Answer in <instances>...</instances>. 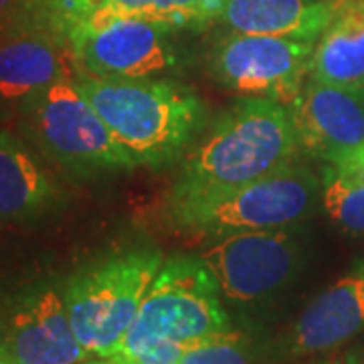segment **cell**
I'll list each match as a JSON object with an SVG mask.
<instances>
[{"label": "cell", "mask_w": 364, "mask_h": 364, "mask_svg": "<svg viewBox=\"0 0 364 364\" xmlns=\"http://www.w3.org/2000/svg\"><path fill=\"white\" fill-rule=\"evenodd\" d=\"M75 85L104 119L134 168L174 164L207 126L205 102L174 79L79 73Z\"/></svg>", "instance_id": "obj_2"}, {"label": "cell", "mask_w": 364, "mask_h": 364, "mask_svg": "<svg viewBox=\"0 0 364 364\" xmlns=\"http://www.w3.org/2000/svg\"><path fill=\"white\" fill-rule=\"evenodd\" d=\"M301 152L328 162L364 144V91L308 79L287 105Z\"/></svg>", "instance_id": "obj_12"}, {"label": "cell", "mask_w": 364, "mask_h": 364, "mask_svg": "<svg viewBox=\"0 0 364 364\" xmlns=\"http://www.w3.org/2000/svg\"><path fill=\"white\" fill-rule=\"evenodd\" d=\"M221 287L196 255L164 259L140 312L112 360L117 364H178L191 342L229 330Z\"/></svg>", "instance_id": "obj_3"}, {"label": "cell", "mask_w": 364, "mask_h": 364, "mask_svg": "<svg viewBox=\"0 0 364 364\" xmlns=\"http://www.w3.org/2000/svg\"><path fill=\"white\" fill-rule=\"evenodd\" d=\"M63 16L83 13L142 16L172 31L203 28L221 18L227 0H57Z\"/></svg>", "instance_id": "obj_17"}, {"label": "cell", "mask_w": 364, "mask_h": 364, "mask_svg": "<svg viewBox=\"0 0 364 364\" xmlns=\"http://www.w3.org/2000/svg\"><path fill=\"white\" fill-rule=\"evenodd\" d=\"M310 79L342 85H364V0H334L324 33L314 45Z\"/></svg>", "instance_id": "obj_15"}, {"label": "cell", "mask_w": 364, "mask_h": 364, "mask_svg": "<svg viewBox=\"0 0 364 364\" xmlns=\"http://www.w3.org/2000/svg\"><path fill=\"white\" fill-rule=\"evenodd\" d=\"M21 109L35 144L69 172L93 176L134 168L75 81L53 83L25 100Z\"/></svg>", "instance_id": "obj_6"}, {"label": "cell", "mask_w": 364, "mask_h": 364, "mask_svg": "<svg viewBox=\"0 0 364 364\" xmlns=\"http://www.w3.org/2000/svg\"><path fill=\"white\" fill-rule=\"evenodd\" d=\"M0 364H4V363H2V360H0Z\"/></svg>", "instance_id": "obj_24"}, {"label": "cell", "mask_w": 364, "mask_h": 364, "mask_svg": "<svg viewBox=\"0 0 364 364\" xmlns=\"http://www.w3.org/2000/svg\"><path fill=\"white\" fill-rule=\"evenodd\" d=\"M360 90H363V91H364V85H363V87H360Z\"/></svg>", "instance_id": "obj_23"}, {"label": "cell", "mask_w": 364, "mask_h": 364, "mask_svg": "<svg viewBox=\"0 0 364 364\" xmlns=\"http://www.w3.org/2000/svg\"><path fill=\"white\" fill-rule=\"evenodd\" d=\"M79 73L61 6L0 33V100L23 104Z\"/></svg>", "instance_id": "obj_10"}, {"label": "cell", "mask_w": 364, "mask_h": 364, "mask_svg": "<svg viewBox=\"0 0 364 364\" xmlns=\"http://www.w3.org/2000/svg\"><path fill=\"white\" fill-rule=\"evenodd\" d=\"M57 186L35 154L13 134L0 130V219H37L57 203Z\"/></svg>", "instance_id": "obj_16"}, {"label": "cell", "mask_w": 364, "mask_h": 364, "mask_svg": "<svg viewBox=\"0 0 364 364\" xmlns=\"http://www.w3.org/2000/svg\"><path fill=\"white\" fill-rule=\"evenodd\" d=\"M322 205L344 233L364 235V144L326 164Z\"/></svg>", "instance_id": "obj_18"}, {"label": "cell", "mask_w": 364, "mask_h": 364, "mask_svg": "<svg viewBox=\"0 0 364 364\" xmlns=\"http://www.w3.org/2000/svg\"><path fill=\"white\" fill-rule=\"evenodd\" d=\"M298 132L287 105L243 97L208 126L182 158L170 208L205 200L298 162Z\"/></svg>", "instance_id": "obj_1"}, {"label": "cell", "mask_w": 364, "mask_h": 364, "mask_svg": "<svg viewBox=\"0 0 364 364\" xmlns=\"http://www.w3.org/2000/svg\"><path fill=\"white\" fill-rule=\"evenodd\" d=\"M164 263L156 249H126L81 267L63 287L69 320L91 356L112 358Z\"/></svg>", "instance_id": "obj_4"}, {"label": "cell", "mask_w": 364, "mask_h": 364, "mask_svg": "<svg viewBox=\"0 0 364 364\" xmlns=\"http://www.w3.org/2000/svg\"><path fill=\"white\" fill-rule=\"evenodd\" d=\"M364 330V257L304 308L286 348L291 356L332 350Z\"/></svg>", "instance_id": "obj_13"}, {"label": "cell", "mask_w": 364, "mask_h": 364, "mask_svg": "<svg viewBox=\"0 0 364 364\" xmlns=\"http://www.w3.org/2000/svg\"><path fill=\"white\" fill-rule=\"evenodd\" d=\"M83 364H117V363H114L112 358H102V360H97V363H90V360H87V363H83Z\"/></svg>", "instance_id": "obj_22"}, {"label": "cell", "mask_w": 364, "mask_h": 364, "mask_svg": "<svg viewBox=\"0 0 364 364\" xmlns=\"http://www.w3.org/2000/svg\"><path fill=\"white\" fill-rule=\"evenodd\" d=\"M320 191L312 170L291 162L221 195L170 208V215L191 233L219 239L243 231L289 229L310 215Z\"/></svg>", "instance_id": "obj_5"}, {"label": "cell", "mask_w": 364, "mask_h": 364, "mask_svg": "<svg viewBox=\"0 0 364 364\" xmlns=\"http://www.w3.org/2000/svg\"><path fill=\"white\" fill-rule=\"evenodd\" d=\"M91 354L73 332L63 291L25 289L0 314V360L4 364H83Z\"/></svg>", "instance_id": "obj_11"}, {"label": "cell", "mask_w": 364, "mask_h": 364, "mask_svg": "<svg viewBox=\"0 0 364 364\" xmlns=\"http://www.w3.org/2000/svg\"><path fill=\"white\" fill-rule=\"evenodd\" d=\"M338 364H364V356L363 354H348V356Z\"/></svg>", "instance_id": "obj_21"}, {"label": "cell", "mask_w": 364, "mask_h": 364, "mask_svg": "<svg viewBox=\"0 0 364 364\" xmlns=\"http://www.w3.org/2000/svg\"><path fill=\"white\" fill-rule=\"evenodd\" d=\"M312 41L229 33L210 51L208 69L225 90L289 105L310 79Z\"/></svg>", "instance_id": "obj_8"}, {"label": "cell", "mask_w": 364, "mask_h": 364, "mask_svg": "<svg viewBox=\"0 0 364 364\" xmlns=\"http://www.w3.org/2000/svg\"><path fill=\"white\" fill-rule=\"evenodd\" d=\"M198 257L215 275L225 298L249 304L269 298L291 282L301 247L287 229L243 231L221 237Z\"/></svg>", "instance_id": "obj_9"}, {"label": "cell", "mask_w": 364, "mask_h": 364, "mask_svg": "<svg viewBox=\"0 0 364 364\" xmlns=\"http://www.w3.org/2000/svg\"><path fill=\"white\" fill-rule=\"evenodd\" d=\"M57 0H0V33L39 14L55 11Z\"/></svg>", "instance_id": "obj_20"}, {"label": "cell", "mask_w": 364, "mask_h": 364, "mask_svg": "<svg viewBox=\"0 0 364 364\" xmlns=\"http://www.w3.org/2000/svg\"><path fill=\"white\" fill-rule=\"evenodd\" d=\"M332 11L334 0H227L219 21L235 33L316 43Z\"/></svg>", "instance_id": "obj_14"}, {"label": "cell", "mask_w": 364, "mask_h": 364, "mask_svg": "<svg viewBox=\"0 0 364 364\" xmlns=\"http://www.w3.org/2000/svg\"><path fill=\"white\" fill-rule=\"evenodd\" d=\"M178 364H253V350L245 334L223 330L191 342Z\"/></svg>", "instance_id": "obj_19"}, {"label": "cell", "mask_w": 364, "mask_h": 364, "mask_svg": "<svg viewBox=\"0 0 364 364\" xmlns=\"http://www.w3.org/2000/svg\"><path fill=\"white\" fill-rule=\"evenodd\" d=\"M79 71L93 77H154L178 67L172 28L142 16L83 13L67 16Z\"/></svg>", "instance_id": "obj_7"}]
</instances>
